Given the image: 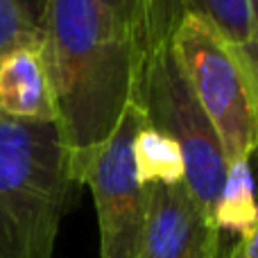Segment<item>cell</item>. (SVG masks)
I'll use <instances>...</instances> for the list:
<instances>
[{
	"mask_svg": "<svg viewBox=\"0 0 258 258\" xmlns=\"http://www.w3.org/2000/svg\"><path fill=\"white\" fill-rule=\"evenodd\" d=\"M39 25L54 122L84 183L89 159L134 102L143 54L95 0H43Z\"/></svg>",
	"mask_w": 258,
	"mask_h": 258,
	"instance_id": "6da1fadb",
	"label": "cell"
},
{
	"mask_svg": "<svg viewBox=\"0 0 258 258\" xmlns=\"http://www.w3.org/2000/svg\"><path fill=\"white\" fill-rule=\"evenodd\" d=\"M82 188L57 122L0 113V258H54Z\"/></svg>",
	"mask_w": 258,
	"mask_h": 258,
	"instance_id": "7a4b0ae2",
	"label": "cell"
},
{
	"mask_svg": "<svg viewBox=\"0 0 258 258\" xmlns=\"http://www.w3.org/2000/svg\"><path fill=\"white\" fill-rule=\"evenodd\" d=\"M172 50L220 138L227 163L251 156L258 138V59L231 48L202 18L183 14Z\"/></svg>",
	"mask_w": 258,
	"mask_h": 258,
	"instance_id": "3957f363",
	"label": "cell"
},
{
	"mask_svg": "<svg viewBox=\"0 0 258 258\" xmlns=\"http://www.w3.org/2000/svg\"><path fill=\"white\" fill-rule=\"evenodd\" d=\"M134 104L141 109L147 125L168 134L181 147L186 168L183 181L202 211L213 220L229 163L170 41L152 48L141 59Z\"/></svg>",
	"mask_w": 258,
	"mask_h": 258,
	"instance_id": "277c9868",
	"label": "cell"
},
{
	"mask_svg": "<svg viewBox=\"0 0 258 258\" xmlns=\"http://www.w3.org/2000/svg\"><path fill=\"white\" fill-rule=\"evenodd\" d=\"M145 125L141 109L129 104L118 127L95 150L84 170L100 227V258H138L147 211V190L134 172L132 143Z\"/></svg>",
	"mask_w": 258,
	"mask_h": 258,
	"instance_id": "5b68a950",
	"label": "cell"
},
{
	"mask_svg": "<svg viewBox=\"0 0 258 258\" xmlns=\"http://www.w3.org/2000/svg\"><path fill=\"white\" fill-rule=\"evenodd\" d=\"M138 258H220L231 236L220 231L186 181L152 183Z\"/></svg>",
	"mask_w": 258,
	"mask_h": 258,
	"instance_id": "8992f818",
	"label": "cell"
},
{
	"mask_svg": "<svg viewBox=\"0 0 258 258\" xmlns=\"http://www.w3.org/2000/svg\"><path fill=\"white\" fill-rule=\"evenodd\" d=\"M0 113L54 122V104L41 48H18L0 59Z\"/></svg>",
	"mask_w": 258,
	"mask_h": 258,
	"instance_id": "52a82bcc",
	"label": "cell"
},
{
	"mask_svg": "<svg viewBox=\"0 0 258 258\" xmlns=\"http://www.w3.org/2000/svg\"><path fill=\"white\" fill-rule=\"evenodd\" d=\"M134 36L141 54L172 39L183 16L181 0H95Z\"/></svg>",
	"mask_w": 258,
	"mask_h": 258,
	"instance_id": "ba28073f",
	"label": "cell"
},
{
	"mask_svg": "<svg viewBox=\"0 0 258 258\" xmlns=\"http://www.w3.org/2000/svg\"><path fill=\"white\" fill-rule=\"evenodd\" d=\"M251 156H242L229 163L222 190L213 211V222L220 231L229 236H247L258 231V211L254 202V181H251Z\"/></svg>",
	"mask_w": 258,
	"mask_h": 258,
	"instance_id": "9c48e42d",
	"label": "cell"
},
{
	"mask_svg": "<svg viewBox=\"0 0 258 258\" xmlns=\"http://www.w3.org/2000/svg\"><path fill=\"white\" fill-rule=\"evenodd\" d=\"M183 14L202 18L222 41L247 54H256L254 0H181Z\"/></svg>",
	"mask_w": 258,
	"mask_h": 258,
	"instance_id": "30bf717a",
	"label": "cell"
},
{
	"mask_svg": "<svg viewBox=\"0 0 258 258\" xmlns=\"http://www.w3.org/2000/svg\"><path fill=\"white\" fill-rule=\"evenodd\" d=\"M134 172L141 186L152 183H179L186 177L181 147L174 138L145 122L132 143Z\"/></svg>",
	"mask_w": 258,
	"mask_h": 258,
	"instance_id": "8fae6325",
	"label": "cell"
},
{
	"mask_svg": "<svg viewBox=\"0 0 258 258\" xmlns=\"http://www.w3.org/2000/svg\"><path fill=\"white\" fill-rule=\"evenodd\" d=\"M18 48H41L39 14L27 0H0V59Z\"/></svg>",
	"mask_w": 258,
	"mask_h": 258,
	"instance_id": "7c38bea8",
	"label": "cell"
},
{
	"mask_svg": "<svg viewBox=\"0 0 258 258\" xmlns=\"http://www.w3.org/2000/svg\"><path fill=\"white\" fill-rule=\"evenodd\" d=\"M227 258H258V231L236 238L229 247Z\"/></svg>",
	"mask_w": 258,
	"mask_h": 258,
	"instance_id": "4fadbf2b",
	"label": "cell"
},
{
	"mask_svg": "<svg viewBox=\"0 0 258 258\" xmlns=\"http://www.w3.org/2000/svg\"><path fill=\"white\" fill-rule=\"evenodd\" d=\"M231 242H233V240H229V245L224 247V251H222V254H220V258H227V254H229V247H231Z\"/></svg>",
	"mask_w": 258,
	"mask_h": 258,
	"instance_id": "5bb4252c",
	"label": "cell"
},
{
	"mask_svg": "<svg viewBox=\"0 0 258 258\" xmlns=\"http://www.w3.org/2000/svg\"><path fill=\"white\" fill-rule=\"evenodd\" d=\"M254 3H256V0H254Z\"/></svg>",
	"mask_w": 258,
	"mask_h": 258,
	"instance_id": "9a60e30c",
	"label": "cell"
}]
</instances>
